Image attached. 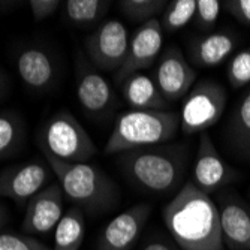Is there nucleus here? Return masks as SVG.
<instances>
[{"label": "nucleus", "mask_w": 250, "mask_h": 250, "mask_svg": "<svg viewBox=\"0 0 250 250\" xmlns=\"http://www.w3.org/2000/svg\"><path fill=\"white\" fill-rule=\"evenodd\" d=\"M172 240L183 250H225L219 208L192 181L185 183L162 210Z\"/></svg>", "instance_id": "nucleus-1"}, {"label": "nucleus", "mask_w": 250, "mask_h": 250, "mask_svg": "<svg viewBox=\"0 0 250 250\" xmlns=\"http://www.w3.org/2000/svg\"><path fill=\"white\" fill-rule=\"evenodd\" d=\"M123 175L151 195H171L185 186L189 168L188 144H161L119 154Z\"/></svg>", "instance_id": "nucleus-2"}, {"label": "nucleus", "mask_w": 250, "mask_h": 250, "mask_svg": "<svg viewBox=\"0 0 250 250\" xmlns=\"http://www.w3.org/2000/svg\"><path fill=\"white\" fill-rule=\"evenodd\" d=\"M59 185L74 207L83 213L98 216L114 208L120 202V189L116 181L92 164H64L45 156Z\"/></svg>", "instance_id": "nucleus-3"}, {"label": "nucleus", "mask_w": 250, "mask_h": 250, "mask_svg": "<svg viewBox=\"0 0 250 250\" xmlns=\"http://www.w3.org/2000/svg\"><path fill=\"white\" fill-rule=\"evenodd\" d=\"M180 130V114L167 109H127L117 117L105 146L106 154L167 144Z\"/></svg>", "instance_id": "nucleus-4"}, {"label": "nucleus", "mask_w": 250, "mask_h": 250, "mask_svg": "<svg viewBox=\"0 0 250 250\" xmlns=\"http://www.w3.org/2000/svg\"><path fill=\"white\" fill-rule=\"evenodd\" d=\"M38 144L43 156L64 164H87L98 153L92 136L67 109H57L42 125Z\"/></svg>", "instance_id": "nucleus-5"}, {"label": "nucleus", "mask_w": 250, "mask_h": 250, "mask_svg": "<svg viewBox=\"0 0 250 250\" xmlns=\"http://www.w3.org/2000/svg\"><path fill=\"white\" fill-rule=\"evenodd\" d=\"M228 104L225 87L213 80L198 81L183 101L180 130L185 135L202 133L219 123Z\"/></svg>", "instance_id": "nucleus-6"}, {"label": "nucleus", "mask_w": 250, "mask_h": 250, "mask_svg": "<svg viewBox=\"0 0 250 250\" xmlns=\"http://www.w3.org/2000/svg\"><path fill=\"white\" fill-rule=\"evenodd\" d=\"M129 32L119 20H106L85 38L84 47L88 62L106 72H117L129 50Z\"/></svg>", "instance_id": "nucleus-7"}, {"label": "nucleus", "mask_w": 250, "mask_h": 250, "mask_svg": "<svg viewBox=\"0 0 250 250\" xmlns=\"http://www.w3.org/2000/svg\"><path fill=\"white\" fill-rule=\"evenodd\" d=\"M53 169L45 161L17 164L0 172V196L26 206L29 199L51 185Z\"/></svg>", "instance_id": "nucleus-8"}, {"label": "nucleus", "mask_w": 250, "mask_h": 250, "mask_svg": "<svg viewBox=\"0 0 250 250\" xmlns=\"http://www.w3.org/2000/svg\"><path fill=\"white\" fill-rule=\"evenodd\" d=\"M195 67L177 45H169L159 59L154 81L167 102H177L188 96L196 80Z\"/></svg>", "instance_id": "nucleus-9"}, {"label": "nucleus", "mask_w": 250, "mask_h": 250, "mask_svg": "<svg viewBox=\"0 0 250 250\" xmlns=\"http://www.w3.org/2000/svg\"><path fill=\"white\" fill-rule=\"evenodd\" d=\"M75 81L78 102L87 114L98 117L114 108L116 95L109 81L81 53L77 54Z\"/></svg>", "instance_id": "nucleus-10"}, {"label": "nucleus", "mask_w": 250, "mask_h": 250, "mask_svg": "<svg viewBox=\"0 0 250 250\" xmlns=\"http://www.w3.org/2000/svg\"><path fill=\"white\" fill-rule=\"evenodd\" d=\"M237 171L223 161L210 135L202 132L193 165L192 183L204 193L211 195L237 178Z\"/></svg>", "instance_id": "nucleus-11"}, {"label": "nucleus", "mask_w": 250, "mask_h": 250, "mask_svg": "<svg viewBox=\"0 0 250 250\" xmlns=\"http://www.w3.org/2000/svg\"><path fill=\"white\" fill-rule=\"evenodd\" d=\"M162 45L164 30L159 20H151L146 24H141L130 39L127 56L123 66L114 74L116 84H122L127 77L150 67L157 59V56L161 54Z\"/></svg>", "instance_id": "nucleus-12"}, {"label": "nucleus", "mask_w": 250, "mask_h": 250, "mask_svg": "<svg viewBox=\"0 0 250 250\" xmlns=\"http://www.w3.org/2000/svg\"><path fill=\"white\" fill-rule=\"evenodd\" d=\"M150 214V204H136L117 214L102 229L96 250H132L140 240Z\"/></svg>", "instance_id": "nucleus-13"}, {"label": "nucleus", "mask_w": 250, "mask_h": 250, "mask_svg": "<svg viewBox=\"0 0 250 250\" xmlns=\"http://www.w3.org/2000/svg\"><path fill=\"white\" fill-rule=\"evenodd\" d=\"M64 193L59 183H51L26 204L21 231L26 235L50 234L63 217Z\"/></svg>", "instance_id": "nucleus-14"}, {"label": "nucleus", "mask_w": 250, "mask_h": 250, "mask_svg": "<svg viewBox=\"0 0 250 250\" xmlns=\"http://www.w3.org/2000/svg\"><path fill=\"white\" fill-rule=\"evenodd\" d=\"M222 240L229 250H250V207L235 192L219 195Z\"/></svg>", "instance_id": "nucleus-15"}, {"label": "nucleus", "mask_w": 250, "mask_h": 250, "mask_svg": "<svg viewBox=\"0 0 250 250\" xmlns=\"http://www.w3.org/2000/svg\"><path fill=\"white\" fill-rule=\"evenodd\" d=\"M15 69L20 80L33 92L50 90L57 78V66L53 56L41 47H22L15 57Z\"/></svg>", "instance_id": "nucleus-16"}, {"label": "nucleus", "mask_w": 250, "mask_h": 250, "mask_svg": "<svg viewBox=\"0 0 250 250\" xmlns=\"http://www.w3.org/2000/svg\"><path fill=\"white\" fill-rule=\"evenodd\" d=\"M240 43L232 30H214L195 38L189 43V59L196 67H216L231 57Z\"/></svg>", "instance_id": "nucleus-17"}, {"label": "nucleus", "mask_w": 250, "mask_h": 250, "mask_svg": "<svg viewBox=\"0 0 250 250\" xmlns=\"http://www.w3.org/2000/svg\"><path fill=\"white\" fill-rule=\"evenodd\" d=\"M122 95L130 109H165L167 101L162 96L156 81L143 74H133L122 84Z\"/></svg>", "instance_id": "nucleus-18"}, {"label": "nucleus", "mask_w": 250, "mask_h": 250, "mask_svg": "<svg viewBox=\"0 0 250 250\" xmlns=\"http://www.w3.org/2000/svg\"><path fill=\"white\" fill-rule=\"evenodd\" d=\"M27 126L15 111H0V161L17 156L26 144Z\"/></svg>", "instance_id": "nucleus-19"}, {"label": "nucleus", "mask_w": 250, "mask_h": 250, "mask_svg": "<svg viewBox=\"0 0 250 250\" xmlns=\"http://www.w3.org/2000/svg\"><path fill=\"white\" fill-rule=\"evenodd\" d=\"M85 237V217L78 207L67 210L54 229L53 250H80Z\"/></svg>", "instance_id": "nucleus-20"}, {"label": "nucleus", "mask_w": 250, "mask_h": 250, "mask_svg": "<svg viewBox=\"0 0 250 250\" xmlns=\"http://www.w3.org/2000/svg\"><path fill=\"white\" fill-rule=\"evenodd\" d=\"M228 136L231 146L243 156H250V87L237 102L229 123Z\"/></svg>", "instance_id": "nucleus-21"}, {"label": "nucleus", "mask_w": 250, "mask_h": 250, "mask_svg": "<svg viewBox=\"0 0 250 250\" xmlns=\"http://www.w3.org/2000/svg\"><path fill=\"white\" fill-rule=\"evenodd\" d=\"M111 2L106 0H67L66 18L77 27H88L99 22L108 12Z\"/></svg>", "instance_id": "nucleus-22"}, {"label": "nucleus", "mask_w": 250, "mask_h": 250, "mask_svg": "<svg viewBox=\"0 0 250 250\" xmlns=\"http://www.w3.org/2000/svg\"><path fill=\"white\" fill-rule=\"evenodd\" d=\"M196 0H172L161 15V27L164 33H175L186 27L195 18Z\"/></svg>", "instance_id": "nucleus-23"}, {"label": "nucleus", "mask_w": 250, "mask_h": 250, "mask_svg": "<svg viewBox=\"0 0 250 250\" xmlns=\"http://www.w3.org/2000/svg\"><path fill=\"white\" fill-rule=\"evenodd\" d=\"M167 6L168 2L165 0H120L119 2V8L123 15L130 21L141 22V24L157 20L159 15L164 14Z\"/></svg>", "instance_id": "nucleus-24"}, {"label": "nucleus", "mask_w": 250, "mask_h": 250, "mask_svg": "<svg viewBox=\"0 0 250 250\" xmlns=\"http://www.w3.org/2000/svg\"><path fill=\"white\" fill-rule=\"evenodd\" d=\"M226 77L232 88H244L250 84V47L232 56L226 69Z\"/></svg>", "instance_id": "nucleus-25"}, {"label": "nucleus", "mask_w": 250, "mask_h": 250, "mask_svg": "<svg viewBox=\"0 0 250 250\" xmlns=\"http://www.w3.org/2000/svg\"><path fill=\"white\" fill-rule=\"evenodd\" d=\"M222 3L217 0H196V11H195V26L198 30L204 33L213 32V27L217 24L220 15Z\"/></svg>", "instance_id": "nucleus-26"}, {"label": "nucleus", "mask_w": 250, "mask_h": 250, "mask_svg": "<svg viewBox=\"0 0 250 250\" xmlns=\"http://www.w3.org/2000/svg\"><path fill=\"white\" fill-rule=\"evenodd\" d=\"M0 250H53V247L22 232H2L0 234Z\"/></svg>", "instance_id": "nucleus-27"}, {"label": "nucleus", "mask_w": 250, "mask_h": 250, "mask_svg": "<svg viewBox=\"0 0 250 250\" xmlns=\"http://www.w3.org/2000/svg\"><path fill=\"white\" fill-rule=\"evenodd\" d=\"M222 5L232 18L244 26H250V0H228Z\"/></svg>", "instance_id": "nucleus-28"}, {"label": "nucleus", "mask_w": 250, "mask_h": 250, "mask_svg": "<svg viewBox=\"0 0 250 250\" xmlns=\"http://www.w3.org/2000/svg\"><path fill=\"white\" fill-rule=\"evenodd\" d=\"M62 2L59 0H30L29 8L35 21H43L56 14Z\"/></svg>", "instance_id": "nucleus-29"}, {"label": "nucleus", "mask_w": 250, "mask_h": 250, "mask_svg": "<svg viewBox=\"0 0 250 250\" xmlns=\"http://www.w3.org/2000/svg\"><path fill=\"white\" fill-rule=\"evenodd\" d=\"M140 250H183L174 240H169L162 235L150 237Z\"/></svg>", "instance_id": "nucleus-30"}, {"label": "nucleus", "mask_w": 250, "mask_h": 250, "mask_svg": "<svg viewBox=\"0 0 250 250\" xmlns=\"http://www.w3.org/2000/svg\"><path fill=\"white\" fill-rule=\"evenodd\" d=\"M6 93H8V78H6L5 72L0 69V99H2Z\"/></svg>", "instance_id": "nucleus-31"}, {"label": "nucleus", "mask_w": 250, "mask_h": 250, "mask_svg": "<svg viewBox=\"0 0 250 250\" xmlns=\"http://www.w3.org/2000/svg\"><path fill=\"white\" fill-rule=\"evenodd\" d=\"M8 219H9L8 208L3 206V204H0V231L5 228V225L8 223Z\"/></svg>", "instance_id": "nucleus-32"}, {"label": "nucleus", "mask_w": 250, "mask_h": 250, "mask_svg": "<svg viewBox=\"0 0 250 250\" xmlns=\"http://www.w3.org/2000/svg\"><path fill=\"white\" fill-rule=\"evenodd\" d=\"M249 195H250V189H249Z\"/></svg>", "instance_id": "nucleus-33"}]
</instances>
